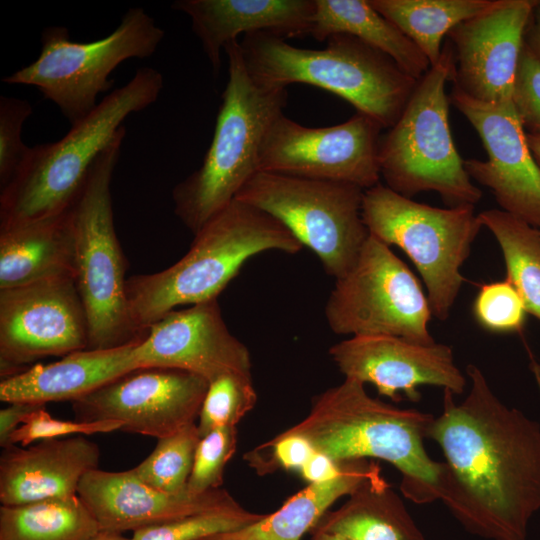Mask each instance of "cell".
Wrapping results in <instances>:
<instances>
[{
	"label": "cell",
	"mask_w": 540,
	"mask_h": 540,
	"mask_svg": "<svg viewBox=\"0 0 540 540\" xmlns=\"http://www.w3.org/2000/svg\"><path fill=\"white\" fill-rule=\"evenodd\" d=\"M311 536H312V540H348L336 534L321 533V532L312 533Z\"/></svg>",
	"instance_id": "cell-45"
},
{
	"label": "cell",
	"mask_w": 540,
	"mask_h": 540,
	"mask_svg": "<svg viewBox=\"0 0 540 540\" xmlns=\"http://www.w3.org/2000/svg\"><path fill=\"white\" fill-rule=\"evenodd\" d=\"M121 427V423L115 420L79 422L55 419L44 406L23 418L21 425L11 434L9 445L19 443L20 446L26 447L37 440L65 437L72 434L108 433L120 431Z\"/></svg>",
	"instance_id": "cell-37"
},
{
	"label": "cell",
	"mask_w": 540,
	"mask_h": 540,
	"mask_svg": "<svg viewBox=\"0 0 540 540\" xmlns=\"http://www.w3.org/2000/svg\"><path fill=\"white\" fill-rule=\"evenodd\" d=\"M526 138L531 153L540 168V134L526 132Z\"/></svg>",
	"instance_id": "cell-43"
},
{
	"label": "cell",
	"mask_w": 540,
	"mask_h": 540,
	"mask_svg": "<svg viewBox=\"0 0 540 540\" xmlns=\"http://www.w3.org/2000/svg\"><path fill=\"white\" fill-rule=\"evenodd\" d=\"M302 248L277 219L234 199L195 234L175 264L127 278L131 323L146 337L149 326L176 307L217 299L251 257L271 250L295 254Z\"/></svg>",
	"instance_id": "cell-3"
},
{
	"label": "cell",
	"mask_w": 540,
	"mask_h": 540,
	"mask_svg": "<svg viewBox=\"0 0 540 540\" xmlns=\"http://www.w3.org/2000/svg\"><path fill=\"white\" fill-rule=\"evenodd\" d=\"M139 343L111 349H84L49 364L31 366L1 380L0 400L39 404L78 400L140 368L134 354Z\"/></svg>",
	"instance_id": "cell-23"
},
{
	"label": "cell",
	"mask_w": 540,
	"mask_h": 540,
	"mask_svg": "<svg viewBox=\"0 0 540 540\" xmlns=\"http://www.w3.org/2000/svg\"><path fill=\"white\" fill-rule=\"evenodd\" d=\"M364 191L346 182L259 171L235 199L281 222L336 280L351 269L369 236Z\"/></svg>",
	"instance_id": "cell-11"
},
{
	"label": "cell",
	"mask_w": 540,
	"mask_h": 540,
	"mask_svg": "<svg viewBox=\"0 0 540 540\" xmlns=\"http://www.w3.org/2000/svg\"><path fill=\"white\" fill-rule=\"evenodd\" d=\"M99 446L84 435L9 445L0 456V502L16 506L77 495L88 472L98 469Z\"/></svg>",
	"instance_id": "cell-21"
},
{
	"label": "cell",
	"mask_w": 540,
	"mask_h": 540,
	"mask_svg": "<svg viewBox=\"0 0 540 540\" xmlns=\"http://www.w3.org/2000/svg\"><path fill=\"white\" fill-rule=\"evenodd\" d=\"M526 312L521 296L507 279L484 284L473 304L477 322L486 330L498 333L520 331Z\"/></svg>",
	"instance_id": "cell-35"
},
{
	"label": "cell",
	"mask_w": 540,
	"mask_h": 540,
	"mask_svg": "<svg viewBox=\"0 0 540 540\" xmlns=\"http://www.w3.org/2000/svg\"><path fill=\"white\" fill-rule=\"evenodd\" d=\"M310 34L318 41L349 34L391 57L411 77L420 80L431 67L419 47L368 0H315Z\"/></svg>",
	"instance_id": "cell-27"
},
{
	"label": "cell",
	"mask_w": 540,
	"mask_h": 540,
	"mask_svg": "<svg viewBox=\"0 0 540 540\" xmlns=\"http://www.w3.org/2000/svg\"><path fill=\"white\" fill-rule=\"evenodd\" d=\"M0 411V446L5 448L9 445L11 434L19 427L23 418L46 404L14 402L8 403Z\"/></svg>",
	"instance_id": "cell-41"
},
{
	"label": "cell",
	"mask_w": 540,
	"mask_h": 540,
	"mask_svg": "<svg viewBox=\"0 0 540 540\" xmlns=\"http://www.w3.org/2000/svg\"><path fill=\"white\" fill-rule=\"evenodd\" d=\"M537 0H497L447 34L455 65L450 81L471 98L512 103L524 35Z\"/></svg>",
	"instance_id": "cell-17"
},
{
	"label": "cell",
	"mask_w": 540,
	"mask_h": 540,
	"mask_svg": "<svg viewBox=\"0 0 540 540\" xmlns=\"http://www.w3.org/2000/svg\"><path fill=\"white\" fill-rule=\"evenodd\" d=\"M362 218L370 235L410 258L432 316L446 320L464 281L460 269L483 227L474 206L432 207L378 183L364 191Z\"/></svg>",
	"instance_id": "cell-9"
},
{
	"label": "cell",
	"mask_w": 540,
	"mask_h": 540,
	"mask_svg": "<svg viewBox=\"0 0 540 540\" xmlns=\"http://www.w3.org/2000/svg\"><path fill=\"white\" fill-rule=\"evenodd\" d=\"M425 54L430 65L441 56L444 36L461 22L477 16L497 0H368Z\"/></svg>",
	"instance_id": "cell-28"
},
{
	"label": "cell",
	"mask_w": 540,
	"mask_h": 540,
	"mask_svg": "<svg viewBox=\"0 0 540 540\" xmlns=\"http://www.w3.org/2000/svg\"><path fill=\"white\" fill-rule=\"evenodd\" d=\"M454 65L449 41L419 80L399 120L380 137L378 163L387 187L400 195L435 191L449 207L474 206L482 191L472 183L449 125L445 86Z\"/></svg>",
	"instance_id": "cell-7"
},
{
	"label": "cell",
	"mask_w": 540,
	"mask_h": 540,
	"mask_svg": "<svg viewBox=\"0 0 540 540\" xmlns=\"http://www.w3.org/2000/svg\"><path fill=\"white\" fill-rule=\"evenodd\" d=\"M201 437L196 423L158 439L145 460L131 469L145 484L167 493H181L192 471Z\"/></svg>",
	"instance_id": "cell-31"
},
{
	"label": "cell",
	"mask_w": 540,
	"mask_h": 540,
	"mask_svg": "<svg viewBox=\"0 0 540 540\" xmlns=\"http://www.w3.org/2000/svg\"><path fill=\"white\" fill-rule=\"evenodd\" d=\"M482 226L497 240L506 279L521 296L526 311L540 320V230L499 209L478 214Z\"/></svg>",
	"instance_id": "cell-30"
},
{
	"label": "cell",
	"mask_w": 540,
	"mask_h": 540,
	"mask_svg": "<svg viewBox=\"0 0 540 540\" xmlns=\"http://www.w3.org/2000/svg\"><path fill=\"white\" fill-rule=\"evenodd\" d=\"M240 45L258 86L301 83L325 89L382 128L396 124L419 82L391 57L349 34L331 35L324 49L298 48L266 32L245 35Z\"/></svg>",
	"instance_id": "cell-5"
},
{
	"label": "cell",
	"mask_w": 540,
	"mask_h": 540,
	"mask_svg": "<svg viewBox=\"0 0 540 540\" xmlns=\"http://www.w3.org/2000/svg\"><path fill=\"white\" fill-rule=\"evenodd\" d=\"M315 452L305 438L280 433L247 453L244 458L261 475L279 468L300 471Z\"/></svg>",
	"instance_id": "cell-38"
},
{
	"label": "cell",
	"mask_w": 540,
	"mask_h": 540,
	"mask_svg": "<svg viewBox=\"0 0 540 540\" xmlns=\"http://www.w3.org/2000/svg\"><path fill=\"white\" fill-rule=\"evenodd\" d=\"M134 354L139 367L183 370L209 383L227 373L252 375L249 350L229 331L217 299L168 312Z\"/></svg>",
	"instance_id": "cell-19"
},
{
	"label": "cell",
	"mask_w": 540,
	"mask_h": 540,
	"mask_svg": "<svg viewBox=\"0 0 540 540\" xmlns=\"http://www.w3.org/2000/svg\"><path fill=\"white\" fill-rule=\"evenodd\" d=\"M99 530L78 495L0 507V540H88Z\"/></svg>",
	"instance_id": "cell-29"
},
{
	"label": "cell",
	"mask_w": 540,
	"mask_h": 540,
	"mask_svg": "<svg viewBox=\"0 0 540 540\" xmlns=\"http://www.w3.org/2000/svg\"><path fill=\"white\" fill-rule=\"evenodd\" d=\"M77 495L101 530L136 531L237 501L223 488L191 494L167 493L139 480L130 470L94 469L82 478Z\"/></svg>",
	"instance_id": "cell-20"
},
{
	"label": "cell",
	"mask_w": 540,
	"mask_h": 540,
	"mask_svg": "<svg viewBox=\"0 0 540 540\" xmlns=\"http://www.w3.org/2000/svg\"><path fill=\"white\" fill-rule=\"evenodd\" d=\"M524 43L540 60V1L537 0L527 25Z\"/></svg>",
	"instance_id": "cell-42"
},
{
	"label": "cell",
	"mask_w": 540,
	"mask_h": 540,
	"mask_svg": "<svg viewBox=\"0 0 540 540\" xmlns=\"http://www.w3.org/2000/svg\"><path fill=\"white\" fill-rule=\"evenodd\" d=\"M512 102L524 130L540 134V60L525 43L515 75Z\"/></svg>",
	"instance_id": "cell-39"
},
{
	"label": "cell",
	"mask_w": 540,
	"mask_h": 540,
	"mask_svg": "<svg viewBox=\"0 0 540 540\" xmlns=\"http://www.w3.org/2000/svg\"><path fill=\"white\" fill-rule=\"evenodd\" d=\"M266 514L253 513L238 502L133 532L132 540H204L247 527Z\"/></svg>",
	"instance_id": "cell-32"
},
{
	"label": "cell",
	"mask_w": 540,
	"mask_h": 540,
	"mask_svg": "<svg viewBox=\"0 0 540 540\" xmlns=\"http://www.w3.org/2000/svg\"><path fill=\"white\" fill-rule=\"evenodd\" d=\"M126 134L101 153L70 208L74 233L75 281L89 323L88 349L141 342L126 299V259L113 218L111 180Z\"/></svg>",
	"instance_id": "cell-8"
},
{
	"label": "cell",
	"mask_w": 540,
	"mask_h": 540,
	"mask_svg": "<svg viewBox=\"0 0 540 540\" xmlns=\"http://www.w3.org/2000/svg\"><path fill=\"white\" fill-rule=\"evenodd\" d=\"M224 51L228 80L211 144L201 166L172 191L174 212L194 235L259 172L264 137L287 102L286 88L267 89L252 80L237 40Z\"/></svg>",
	"instance_id": "cell-6"
},
{
	"label": "cell",
	"mask_w": 540,
	"mask_h": 540,
	"mask_svg": "<svg viewBox=\"0 0 540 540\" xmlns=\"http://www.w3.org/2000/svg\"><path fill=\"white\" fill-rule=\"evenodd\" d=\"M316 532L348 540H425L381 470L363 481L341 507L328 510L310 534Z\"/></svg>",
	"instance_id": "cell-25"
},
{
	"label": "cell",
	"mask_w": 540,
	"mask_h": 540,
	"mask_svg": "<svg viewBox=\"0 0 540 540\" xmlns=\"http://www.w3.org/2000/svg\"><path fill=\"white\" fill-rule=\"evenodd\" d=\"M257 400L252 375L227 373L211 381L197 425L200 437L221 426H237Z\"/></svg>",
	"instance_id": "cell-33"
},
{
	"label": "cell",
	"mask_w": 540,
	"mask_h": 540,
	"mask_svg": "<svg viewBox=\"0 0 540 540\" xmlns=\"http://www.w3.org/2000/svg\"><path fill=\"white\" fill-rule=\"evenodd\" d=\"M171 8L188 15L215 75L221 50L240 34L271 33L281 38L310 34L315 0H177Z\"/></svg>",
	"instance_id": "cell-22"
},
{
	"label": "cell",
	"mask_w": 540,
	"mask_h": 540,
	"mask_svg": "<svg viewBox=\"0 0 540 540\" xmlns=\"http://www.w3.org/2000/svg\"><path fill=\"white\" fill-rule=\"evenodd\" d=\"M326 305L329 328L338 335H388L432 344L427 296L408 266L369 234L354 265L335 280Z\"/></svg>",
	"instance_id": "cell-12"
},
{
	"label": "cell",
	"mask_w": 540,
	"mask_h": 540,
	"mask_svg": "<svg viewBox=\"0 0 540 540\" xmlns=\"http://www.w3.org/2000/svg\"><path fill=\"white\" fill-rule=\"evenodd\" d=\"M32 114L31 104L24 99L0 97V187L15 177L30 147L22 141V127Z\"/></svg>",
	"instance_id": "cell-36"
},
{
	"label": "cell",
	"mask_w": 540,
	"mask_h": 540,
	"mask_svg": "<svg viewBox=\"0 0 540 540\" xmlns=\"http://www.w3.org/2000/svg\"><path fill=\"white\" fill-rule=\"evenodd\" d=\"M383 128L357 112L338 125L312 128L280 114L268 128L259 171L357 185L379 183L378 146Z\"/></svg>",
	"instance_id": "cell-14"
},
{
	"label": "cell",
	"mask_w": 540,
	"mask_h": 540,
	"mask_svg": "<svg viewBox=\"0 0 540 540\" xmlns=\"http://www.w3.org/2000/svg\"><path fill=\"white\" fill-rule=\"evenodd\" d=\"M62 275L75 277L70 209L53 217L0 227V290Z\"/></svg>",
	"instance_id": "cell-24"
},
{
	"label": "cell",
	"mask_w": 540,
	"mask_h": 540,
	"mask_svg": "<svg viewBox=\"0 0 540 540\" xmlns=\"http://www.w3.org/2000/svg\"><path fill=\"white\" fill-rule=\"evenodd\" d=\"M450 102L479 135L488 160H464L471 179L490 189L503 211L540 226V168L513 102L485 103L453 85Z\"/></svg>",
	"instance_id": "cell-16"
},
{
	"label": "cell",
	"mask_w": 540,
	"mask_h": 540,
	"mask_svg": "<svg viewBox=\"0 0 540 540\" xmlns=\"http://www.w3.org/2000/svg\"><path fill=\"white\" fill-rule=\"evenodd\" d=\"M209 382L183 370L140 367L72 402L76 421L115 420L160 439L195 423Z\"/></svg>",
	"instance_id": "cell-15"
},
{
	"label": "cell",
	"mask_w": 540,
	"mask_h": 540,
	"mask_svg": "<svg viewBox=\"0 0 540 540\" xmlns=\"http://www.w3.org/2000/svg\"><path fill=\"white\" fill-rule=\"evenodd\" d=\"M88 345V318L74 276L0 290L2 379L42 358L63 357Z\"/></svg>",
	"instance_id": "cell-13"
},
{
	"label": "cell",
	"mask_w": 540,
	"mask_h": 540,
	"mask_svg": "<svg viewBox=\"0 0 540 540\" xmlns=\"http://www.w3.org/2000/svg\"><path fill=\"white\" fill-rule=\"evenodd\" d=\"M348 460L335 461L316 451L301 468L300 475L309 483H319L338 477L346 468Z\"/></svg>",
	"instance_id": "cell-40"
},
{
	"label": "cell",
	"mask_w": 540,
	"mask_h": 540,
	"mask_svg": "<svg viewBox=\"0 0 540 540\" xmlns=\"http://www.w3.org/2000/svg\"><path fill=\"white\" fill-rule=\"evenodd\" d=\"M163 87L159 71L139 68L61 139L30 147L15 177L1 189L0 227L68 211L97 158L125 129L124 120L155 103Z\"/></svg>",
	"instance_id": "cell-4"
},
{
	"label": "cell",
	"mask_w": 540,
	"mask_h": 540,
	"mask_svg": "<svg viewBox=\"0 0 540 540\" xmlns=\"http://www.w3.org/2000/svg\"><path fill=\"white\" fill-rule=\"evenodd\" d=\"M345 378L374 385L380 395L394 401L402 394L420 400L421 385L439 386L462 394L467 380L446 344H419L388 335L352 336L329 349Z\"/></svg>",
	"instance_id": "cell-18"
},
{
	"label": "cell",
	"mask_w": 540,
	"mask_h": 540,
	"mask_svg": "<svg viewBox=\"0 0 540 540\" xmlns=\"http://www.w3.org/2000/svg\"><path fill=\"white\" fill-rule=\"evenodd\" d=\"M237 426H221L201 437L186 489L201 494L221 488L226 464L237 448Z\"/></svg>",
	"instance_id": "cell-34"
},
{
	"label": "cell",
	"mask_w": 540,
	"mask_h": 540,
	"mask_svg": "<svg viewBox=\"0 0 540 540\" xmlns=\"http://www.w3.org/2000/svg\"><path fill=\"white\" fill-rule=\"evenodd\" d=\"M364 385L345 378L323 391L312 400L308 415L282 434L305 438L335 461H386L401 473L400 490L410 501L440 499L444 462L433 460L424 446L434 416L373 398Z\"/></svg>",
	"instance_id": "cell-2"
},
{
	"label": "cell",
	"mask_w": 540,
	"mask_h": 540,
	"mask_svg": "<svg viewBox=\"0 0 540 540\" xmlns=\"http://www.w3.org/2000/svg\"><path fill=\"white\" fill-rule=\"evenodd\" d=\"M164 35L141 7L130 8L113 32L96 41L73 42L66 27L50 26L42 31L38 58L2 82L36 87L73 125L95 109L99 93L113 86L109 77L119 64L150 57Z\"/></svg>",
	"instance_id": "cell-10"
},
{
	"label": "cell",
	"mask_w": 540,
	"mask_h": 540,
	"mask_svg": "<svg viewBox=\"0 0 540 540\" xmlns=\"http://www.w3.org/2000/svg\"><path fill=\"white\" fill-rule=\"evenodd\" d=\"M380 470L369 459L348 460L338 477L309 483L275 512L242 529L210 536L204 540H301L316 526L330 506L350 495L363 481Z\"/></svg>",
	"instance_id": "cell-26"
},
{
	"label": "cell",
	"mask_w": 540,
	"mask_h": 540,
	"mask_svg": "<svg viewBox=\"0 0 540 540\" xmlns=\"http://www.w3.org/2000/svg\"><path fill=\"white\" fill-rule=\"evenodd\" d=\"M538 228H539V230H540V226H539Z\"/></svg>",
	"instance_id": "cell-46"
},
{
	"label": "cell",
	"mask_w": 540,
	"mask_h": 540,
	"mask_svg": "<svg viewBox=\"0 0 540 540\" xmlns=\"http://www.w3.org/2000/svg\"><path fill=\"white\" fill-rule=\"evenodd\" d=\"M88 540H132V538L124 537L121 532L100 529Z\"/></svg>",
	"instance_id": "cell-44"
},
{
	"label": "cell",
	"mask_w": 540,
	"mask_h": 540,
	"mask_svg": "<svg viewBox=\"0 0 540 540\" xmlns=\"http://www.w3.org/2000/svg\"><path fill=\"white\" fill-rule=\"evenodd\" d=\"M469 393L457 403L443 389V410L428 438L445 461L441 498L469 532L489 540H529L540 510V423L504 404L469 364Z\"/></svg>",
	"instance_id": "cell-1"
}]
</instances>
